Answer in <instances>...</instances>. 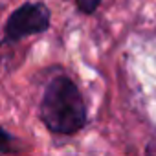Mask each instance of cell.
Masks as SVG:
<instances>
[{"label": "cell", "instance_id": "cell-1", "mask_svg": "<svg viewBox=\"0 0 156 156\" xmlns=\"http://www.w3.org/2000/svg\"><path fill=\"white\" fill-rule=\"evenodd\" d=\"M39 116L51 134L73 136L83 130L88 112L79 87L64 73L55 75L42 92Z\"/></svg>", "mask_w": 156, "mask_h": 156}, {"label": "cell", "instance_id": "cell-2", "mask_svg": "<svg viewBox=\"0 0 156 156\" xmlns=\"http://www.w3.org/2000/svg\"><path fill=\"white\" fill-rule=\"evenodd\" d=\"M50 24H51V13L46 4L24 2L8 17L4 26V39L0 46L17 44L31 35L46 33Z\"/></svg>", "mask_w": 156, "mask_h": 156}, {"label": "cell", "instance_id": "cell-3", "mask_svg": "<svg viewBox=\"0 0 156 156\" xmlns=\"http://www.w3.org/2000/svg\"><path fill=\"white\" fill-rule=\"evenodd\" d=\"M15 151V140L13 136L0 127V156H8Z\"/></svg>", "mask_w": 156, "mask_h": 156}, {"label": "cell", "instance_id": "cell-4", "mask_svg": "<svg viewBox=\"0 0 156 156\" xmlns=\"http://www.w3.org/2000/svg\"><path fill=\"white\" fill-rule=\"evenodd\" d=\"M101 4V0H75V6L83 15H94Z\"/></svg>", "mask_w": 156, "mask_h": 156}, {"label": "cell", "instance_id": "cell-5", "mask_svg": "<svg viewBox=\"0 0 156 156\" xmlns=\"http://www.w3.org/2000/svg\"><path fill=\"white\" fill-rule=\"evenodd\" d=\"M0 11H2V6H0Z\"/></svg>", "mask_w": 156, "mask_h": 156}]
</instances>
